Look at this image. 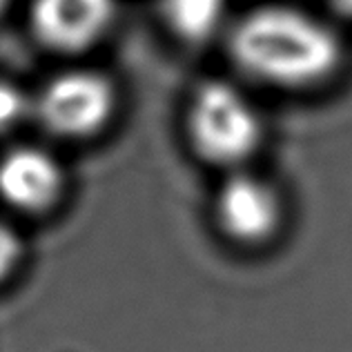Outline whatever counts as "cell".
<instances>
[{
	"instance_id": "cell-1",
	"label": "cell",
	"mask_w": 352,
	"mask_h": 352,
	"mask_svg": "<svg viewBox=\"0 0 352 352\" xmlns=\"http://www.w3.org/2000/svg\"><path fill=\"white\" fill-rule=\"evenodd\" d=\"M236 67L265 85L312 89L341 69L346 47L328 21L290 5L248 12L230 32Z\"/></svg>"
},
{
	"instance_id": "cell-2",
	"label": "cell",
	"mask_w": 352,
	"mask_h": 352,
	"mask_svg": "<svg viewBox=\"0 0 352 352\" xmlns=\"http://www.w3.org/2000/svg\"><path fill=\"white\" fill-rule=\"evenodd\" d=\"M188 134L203 161L236 170L261 147L263 120L256 105L232 82L210 80L192 96Z\"/></svg>"
},
{
	"instance_id": "cell-3",
	"label": "cell",
	"mask_w": 352,
	"mask_h": 352,
	"mask_svg": "<svg viewBox=\"0 0 352 352\" xmlns=\"http://www.w3.org/2000/svg\"><path fill=\"white\" fill-rule=\"evenodd\" d=\"M34 112L52 134L89 138L103 132L116 112V89L103 74L74 69L58 74L41 89Z\"/></svg>"
},
{
	"instance_id": "cell-4",
	"label": "cell",
	"mask_w": 352,
	"mask_h": 352,
	"mask_svg": "<svg viewBox=\"0 0 352 352\" xmlns=\"http://www.w3.org/2000/svg\"><path fill=\"white\" fill-rule=\"evenodd\" d=\"M214 214L230 241L258 245L279 232L283 203L272 183L248 172H234L217 192Z\"/></svg>"
},
{
	"instance_id": "cell-5",
	"label": "cell",
	"mask_w": 352,
	"mask_h": 352,
	"mask_svg": "<svg viewBox=\"0 0 352 352\" xmlns=\"http://www.w3.org/2000/svg\"><path fill=\"white\" fill-rule=\"evenodd\" d=\"M116 0H34L32 27L43 45L56 52H82L109 32Z\"/></svg>"
},
{
	"instance_id": "cell-6",
	"label": "cell",
	"mask_w": 352,
	"mask_h": 352,
	"mask_svg": "<svg viewBox=\"0 0 352 352\" xmlns=\"http://www.w3.org/2000/svg\"><path fill=\"white\" fill-rule=\"evenodd\" d=\"M65 174L56 156L36 145H18L0 156V199L12 210L41 214L58 203Z\"/></svg>"
},
{
	"instance_id": "cell-7",
	"label": "cell",
	"mask_w": 352,
	"mask_h": 352,
	"mask_svg": "<svg viewBox=\"0 0 352 352\" xmlns=\"http://www.w3.org/2000/svg\"><path fill=\"white\" fill-rule=\"evenodd\" d=\"M161 14L179 38L203 43L223 27L228 0H161Z\"/></svg>"
},
{
	"instance_id": "cell-8",
	"label": "cell",
	"mask_w": 352,
	"mask_h": 352,
	"mask_svg": "<svg viewBox=\"0 0 352 352\" xmlns=\"http://www.w3.org/2000/svg\"><path fill=\"white\" fill-rule=\"evenodd\" d=\"M32 112V103L27 94L12 85V82L0 80V134L12 132Z\"/></svg>"
},
{
	"instance_id": "cell-9",
	"label": "cell",
	"mask_w": 352,
	"mask_h": 352,
	"mask_svg": "<svg viewBox=\"0 0 352 352\" xmlns=\"http://www.w3.org/2000/svg\"><path fill=\"white\" fill-rule=\"evenodd\" d=\"M21 258H23L21 236L16 234V230L12 226L0 221V283H3L9 274L16 272Z\"/></svg>"
},
{
	"instance_id": "cell-10",
	"label": "cell",
	"mask_w": 352,
	"mask_h": 352,
	"mask_svg": "<svg viewBox=\"0 0 352 352\" xmlns=\"http://www.w3.org/2000/svg\"><path fill=\"white\" fill-rule=\"evenodd\" d=\"M326 3L335 14L350 18V21H352V0H326Z\"/></svg>"
},
{
	"instance_id": "cell-11",
	"label": "cell",
	"mask_w": 352,
	"mask_h": 352,
	"mask_svg": "<svg viewBox=\"0 0 352 352\" xmlns=\"http://www.w3.org/2000/svg\"><path fill=\"white\" fill-rule=\"evenodd\" d=\"M9 5V0H0V14H3L5 12V7Z\"/></svg>"
}]
</instances>
